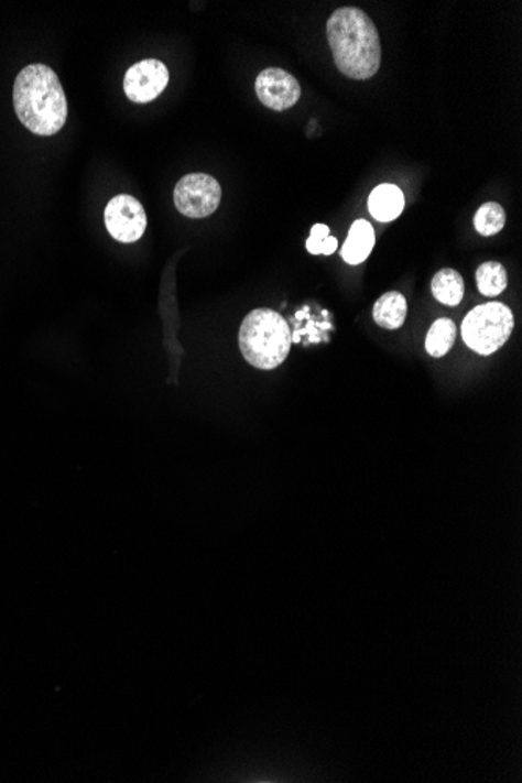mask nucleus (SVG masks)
I'll return each mask as SVG.
<instances>
[{"instance_id":"f257e3e1","label":"nucleus","mask_w":522,"mask_h":783,"mask_svg":"<svg viewBox=\"0 0 522 783\" xmlns=\"http://www.w3.org/2000/svg\"><path fill=\"white\" fill-rule=\"evenodd\" d=\"M335 65L345 76L367 80L376 76L382 59L378 29L363 10L356 7L338 9L327 21Z\"/></svg>"},{"instance_id":"f03ea898","label":"nucleus","mask_w":522,"mask_h":783,"mask_svg":"<svg viewBox=\"0 0 522 783\" xmlns=\"http://www.w3.org/2000/svg\"><path fill=\"white\" fill-rule=\"evenodd\" d=\"M13 102L22 126L35 135H55L66 124L65 91L57 74L48 66L29 65L18 74Z\"/></svg>"},{"instance_id":"7ed1b4c3","label":"nucleus","mask_w":522,"mask_h":783,"mask_svg":"<svg viewBox=\"0 0 522 783\" xmlns=\"http://www.w3.org/2000/svg\"><path fill=\"white\" fill-rule=\"evenodd\" d=\"M240 349L252 367L267 371L281 367L291 349L289 323L274 309H253L242 320Z\"/></svg>"},{"instance_id":"20e7f679","label":"nucleus","mask_w":522,"mask_h":783,"mask_svg":"<svg viewBox=\"0 0 522 783\" xmlns=\"http://www.w3.org/2000/svg\"><path fill=\"white\" fill-rule=\"evenodd\" d=\"M513 327L512 309L499 302H491L468 313L461 326V337L469 349L480 356H491L505 345Z\"/></svg>"},{"instance_id":"39448f33","label":"nucleus","mask_w":522,"mask_h":783,"mask_svg":"<svg viewBox=\"0 0 522 783\" xmlns=\"http://www.w3.org/2000/svg\"><path fill=\"white\" fill-rule=\"evenodd\" d=\"M221 196V185L211 175L188 174L175 185L174 203L186 218L200 219L215 214Z\"/></svg>"},{"instance_id":"423d86ee","label":"nucleus","mask_w":522,"mask_h":783,"mask_svg":"<svg viewBox=\"0 0 522 783\" xmlns=\"http://www.w3.org/2000/svg\"><path fill=\"white\" fill-rule=\"evenodd\" d=\"M108 233L119 242H135L143 237L148 227V216L143 205L129 194H119L106 208Z\"/></svg>"},{"instance_id":"0eeeda50","label":"nucleus","mask_w":522,"mask_h":783,"mask_svg":"<svg viewBox=\"0 0 522 783\" xmlns=\"http://www.w3.org/2000/svg\"><path fill=\"white\" fill-rule=\"evenodd\" d=\"M170 81V70L159 59H143L127 70L126 95L132 102L145 104L156 99Z\"/></svg>"},{"instance_id":"6e6552de","label":"nucleus","mask_w":522,"mask_h":783,"mask_svg":"<svg viewBox=\"0 0 522 783\" xmlns=\"http://www.w3.org/2000/svg\"><path fill=\"white\" fill-rule=\"evenodd\" d=\"M255 91L260 102L275 111L296 106L302 93L300 81L281 68L261 70L257 77Z\"/></svg>"},{"instance_id":"1a4fd4ad","label":"nucleus","mask_w":522,"mask_h":783,"mask_svg":"<svg viewBox=\"0 0 522 783\" xmlns=\"http://www.w3.org/2000/svg\"><path fill=\"white\" fill-rule=\"evenodd\" d=\"M404 194L396 185L383 184L371 193L368 200L369 214L380 222L394 221L404 210Z\"/></svg>"},{"instance_id":"9d476101","label":"nucleus","mask_w":522,"mask_h":783,"mask_svg":"<svg viewBox=\"0 0 522 783\" xmlns=\"http://www.w3.org/2000/svg\"><path fill=\"white\" fill-rule=\"evenodd\" d=\"M376 244L374 229L365 219H358L350 227L348 240L342 246L341 255L346 263L360 264L368 259Z\"/></svg>"},{"instance_id":"9b49d317","label":"nucleus","mask_w":522,"mask_h":783,"mask_svg":"<svg viewBox=\"0 0 522 783\" xmlns=\"http://www.w3.org/2000/svg\"><path fill=\"white\" fill-rule=\"evenodd\" d=\"M374 320L380 327L396 330L404 326L406 318V301L401 293L391 291L383 294L374 305Z\"/></svg>"},{"instance_id":"f8f14e48","label":"nucleus","mask_w":522,"mask_h":783,"mask_svg":"<svg viewBox=\"0 0 522 783\" xmlns=\"http://www.w3.org/2000/svg\"><path fill=\"white\" fill-rule=\"evenodd\" d=\"M432 293H434L436 301L455 307L464 301V278L457 271L442 270L435 274L434 281H432Z\"/></svg>"},{"instance_id":"ddd939ff","label":"nucleus","mask_w":522,"mask_h":783,"mask_svg":"<svg viewBox=\"0 0 522 783\" xmlns=\"http://www.w3.org/2000/svg\"><path fill=\"white\" fill-rule=\"evenodd\" d=\"M455 337H457V327H455L454 320L436 319L427 334V352L435 358L445 357L453 349Z\"/></svg>"},{"instance_id":"4468645a","label":"nucleus","mask_w":522,"mask_h":783,"mask_svg":"<svg viewBox=\"0 0 522 783\" xmlns=\"http://www.w3.org/2000/svg\"><path fill=\"white\" fill-rule=\"evenodd\" d=\"M476 281L483 296L493 297L507 289L509 279H507L505 268L501 263L488 261V263L480 264L476 272Z\"/></svg>"},{"instance_id":"2eb2a0df","label":"nucleus","mask_w":522,"mask_h":783,"mask_svg":"<svg viewBox=\"0 0 522 783\" xmlns=\"http://www.w3.org/2000/svg\"><path fill=\"white\" fill-rule=\"evenodd\" d=\"M475 226L477 232L483 237H493V235L501 232L505 226V211L499 204H485L476 214Z\"/></svg>"},{"instance_id":"dca6fc26","label":"nucleus","mask_w":522,"mask_h":783,"mask_svg":"<svg viewBox=\"0 0 522 783\" xmlns=\"http://www.w3.org/2000/svg\"><path fill=\"white\" fill-rule=\"evenodd\" d=\"M338 241L337 238L330 237V229L324 224H316L313 226L312 233L307 240V251L313 253V255H330L337 251Z\"/></svg>"}]
</instances>
